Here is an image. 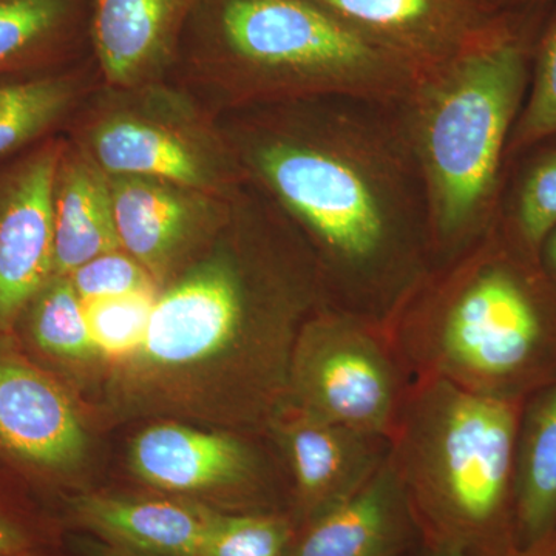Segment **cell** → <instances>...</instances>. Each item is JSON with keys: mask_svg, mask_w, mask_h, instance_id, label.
<instances>
[{"mask_svg": "<svg viewBox=\"0 0 556 556\" xmlns=\"http://www.w3.org/2000/svg\"><path fill=\"white\" fill-rule=\"evenodd\" d=\"M249 185L225 225L160 289L144 340L105 372L113 419L268 431L303 325L328 305L308 244Z\"/></svg>", "mask_w": 556, "mask_h": 556, "instance_id": "6da1fadb", "label": "cell"}, {"mask_svg": "<svg viewBox=\"0 0 556 556\" xmlns=\"http://www.w3.org/2000/svg\"><path fill=\"white\" fill-rule=\"evenodd\" d=\"M239 110L223 130L249 185L308 244L328 305L387 325L434 269L397 105L317 98Z\"/></svg>", "mask_w": 556, "mask_h": 556, "instance_id": "7a4b0ae2", "label": "cell"}, {"mask_svg": "<svg viewBox=\"0 0 556 556\" xmlns=\"http://www.w3.org/2000/svg\"><path fill=\"white\" fill-rule=\"evenodd\" d=\"M408 375L526 402L556 380V285L500 219L387 324Z\"/></svg>", "mask_w": 556, "mask_h": 556, "instance_id": "3957f363", "label": "cell"}, {"mask_svg": "<svg viewBox=\"0 0 556 556\" xmlns=\"http://www.w3.org/2000/svg\"><path fill=\"white\" fill-rule=\"evenodd\" d=\"M530 47L507 16L417 79L397 105L424 193L434 268L496 222L501 164L529 86Z\"/></svg>", "mask_w": 556, "mask_h": 556, "instance_id": "277c9868", "label": "cell"}, {"mask_svg": "<svg viewBox=\"0 0 556 556\" xmlns=\"http://www.w3.org/2000/svg\"><path fill=\"white\" fill-rule=\"evenodd\" d=\"M185 49L237 109L317 98L399 105L420 78L313 0H201Z\"/></svg>", "mask_w": 556, "mask_h": 556, "instance_id": "5b68a950", "label": "cell"}, {"mask_svg": "<svg viewBox=\"0 0 556 556\" xmlns=\"http://www.w3.org/2000/svg\"><path fill=\"white\" fill-rule=\"evenodd\" d=\"M525 402L415 378L390 438L391 460L424 538L504 556L514 535L515 456Z\"/></svg>", "mask_w": 556, "mask_h": 556, "instance_id": "8992f818", "label": "cell"}, {"mask_svg": "<svg viewBox=\"0 0 556 556\" xmlns=\"http://www.w3.org/2000/svg\"><path fill=\"white\" fill-rule=\"evenodd\" d=\"M84 110L70 141L109 175L167 179L226 199L248 185L222 124L164 80L108 87Z\"/></svg>", "mask_w": 556, "mask_h": 556, "instance_id": "52a82bcc", "label": "cell"}, {"mask_svg": "<svg viewBox=\"0 0 556 556\" xmlns=\"http://www.w3.org/2000/svg\"><path fill=\"white\" fill-rule=\"evenodd\" d=\"M409 386L412 376L386 325L324 305L295 342L287 407L390 439Z\"/></svg>", "mask_w": 556, "mask_h": 556, "instance_id": "ba28073f", "label": "cell"}, {"mask_svg": "<svg viewBox=\"0 0 556 556\" xmlns=\"http://www.w3.org/2000/svg\"><path fill=\"white\" fill-rule=\"evenodd\" d=\"M84 417L56 376L0 334V456L36 477H72L86 464Z\"/></svg>", "mask_w": 556, "mask_h": 556, "instance_id": "9c48e42d", "label": "cell"}, {"mask_svg": "<svg viewBox=\"0 0 556 556\" xmlns=\"http://www.w3.org/2000/svg\"><path fill=\"white\" fill-rule=\"evenodd\" d=\"M64 146L58 135L0 166V334H13L53 276V188Z\"/></svg>", "mask_w": 556, "mask_h": 556, "instance_id": "30bf717a", "label": "cell"}, {"mask_svg": "<svg viewBox=\"0 0 556 556\" xmlns=\"http://www.w3.org/2000/svg\"><path fill=\"white\" fill-rule=\"evenodd\" d=\"M109 177L121 247L161 288L217 236L239 195L226 199L142 175Z\"/></svg>", "mask_w": 556, "mask_h": 556, "instance_id": "8fae6325", "label": "cell"}, {"mask_svg": "<svg viewBox=\"0 0 556 556\" xmlns=\"http://www.w3.org/2000/svg\"><path fill=\"white\" fill-rule=\"evenodd\" d=\"M131 473L181 496L255 497L266 486L265 460L243 433L159 420L131 439Z\"/></svg>", "mask_w": 556, "mask_h": 556, "instance_id": "7c38bea8", "label": "cell"}, {"mask_svg": "<svg viewBox=\"0 0 556 556\" xmlns=\"http://www.w3.org/2000/svg\"><path fill=\"white\" fill-rule=\"evenodd\" d=\"M420 76L501 22L495 0H313Z\"/></svg>", "mask_w": 556, "mask_h": 556, "instance_id": "4fadbf2b", "label": "cell"}, {"mask_svg": "<svg viewBox=\"0 0 556 556\" xmlns=\"http://www.w3.org/2000/svg\"><path fill=\"white\" fill-rule=\"evenodd\" d=\"M268 433L289 468L300 527L353 496L391 452L390 439L336 426L292 407H285Z\"/></svg>", "mask_w": 556, "mask_h": 556, "instance_id": "5bb4252c", "label": "cell"}, {"mask_svg": "<svg viewBox=\"0 0 556 556\" xmlns=\"http://www.w3.org/2000/svg\"><path fill=\"white\" fill-rule=\"evenodd\" d=\"M201 0H90L89 39L105 87L161 83Z\"/></svg>", "mask_w": 556, "mask_h": 556, "instance_id": "9a60e30c", "label": "cell"}, {"mask_svg": "<svg viewBox=\"0 0 556 556\" xmlns=\"http://www.w3.org/2000/svg\"><path fill=\"white\" fill-rule=\"evenodd\" d=\"M415 529L407 490L388 456L353 496L303 525L288 556H402Z\"/></svg>", "mask_w": 556, "mask_h": 556, "instance_id": "2e32d148", "label": "cell"}, {"mask_svg": "<svg viewBox=\"0 0 556 556\" xmlns=\"http://www.w3.org/2000/svg\"><path fill=\"white\" fill-rule=\"evenodd\" d=\"M207 506L167 497L90 493L72 501L80 526L131 556H197Z\"/></svg>", "mask_w": 556, "mask_h": 556, "instance_id": "e0dca14e", "label": "cell"}, {"mask_svg": "<svg viewBox=\"0 0 556 556\" xmlns=\"http://www.w3.org/2000/svg\"><path fill=\"white\" fill-rule=\"evenodd\" d=\"M53 226L58 276L123 249L109 174L67 138L54 177Z\"/></svg>", "mask_w": 556, "mask_h": 556, "instance_id": "ac0fdd59", "label": "cell"}, {"mask_svg": "<svg viewBox=\"0 0 556 556\" xmlns=\"http://www.w3.org/2000/svg\"><path fill=\"white\" fill-rule=\"evenodd\" d=\"M89 80L75 61L0 76V166L58 137L86 102Z\"/></svg>", "mask_w": 556, "mask_h": 556, "instance_id": "d6986e66", "label": "cell"}, {"mask_svg": "<svg viewBox=\"0 0 556 556\" xmlns=\"http://www.w3.org/2000/svg\"><path fill=\"white\" fill-rule=\"evenodd\" d=\"M555 532L556 380L522 407L515 456V544L530 547Z\"/></svg>", "mask_w": 556, "mask_h": 556, "instance_id": "ffe728a7", "label": "cell"}, {"mask_svg": "<svg viewBox=\"0 0 556 556\" xmlns=\"http://www.w3.org/2000/svg\"><path fill=\"white\" fill-rule=\"evenodd\" d=\"M90 0H0V76L76 61Z\"/></svg>", "mask_w": 556, "mask_h": 556, "instance_id": "44dd1931", "label": "cell"}, {"mask_svg": "<svg viewBox=\"0 0 556 556\" xmlns=\"http://www.w3.org/2000/svg\"><path fill=\"white\" fill-rule=\"evenodd\" d=\"M16 331L22 332L35 354L65 376L80 379L105 371L87 327L83 302L68 276L53 274L46 281L22 313Z\"/></svg>", "mask_w": 556, "mask_h": 556, "instance_id": "7402d4cb", "label": "cell"}, {"mask_svg": "<svg viewBox=\"0 0 556 556\" xmlns=\"http://www.w3.org/2000/svg\"><path fill=\"white\" fill-rule=\"evenodd\" d=\"M294 536V525L283 515L208 507L197 556H288Z\"/></svg>", "mask_w": 556, "mask_h": 556, "instance_id": "603a6c76", "label": "cell"}, {"mask_svg": "<svg viewBox=\"0 0 556 556\" xmlns=\"http://www.w3.org/2000/svg\"><path fill=\"white\" fill-rule=\"evenodd\" d=\"M159 294L160 289L83 302L87 327L105 372L141 345Z\"/></svg>", "mask_w": 556, "mask_h": 556, "instance_id": "cb8c5ba5", "label": "cell"}, {"mask_svg": "<svg viewBox=\"0 0 556 556\" xmlns=\"http://www.w3.org/2000/svg\"><path fill=\"white\" fill-rule=\"evenodd\" d=\"M504 230L529 254H540L541 244L556 228V152L536 161L519 186L514 211Z\"/></svg>", "mask_w": 556, "mask_h": 556, "instance_id": "d4e9b609", "label": "cell"}, {"mask_svg": "<svg viewBox=\"0 0 556 556\" xmlns=\"http://www.w3.org/2000/svg\"><path fill=\"white\" fill-rule=\"evenodd\" d=\"M556 135V14L536 51L532 87L522 105L508 150H521Z\"/></svg>", "mask_w": 556, "mask_h": 556, "instance_id": "484cf974", "label": "cell"}, {"mask_svg": "<svg viewBox=\"0 0 556 556\" xmlns=\"http://www.w3.org/2000/svg\"><path fill=\"white\" fill-rule=\"evenodd\" d=\"M68 277L80 302L161 289L149 270L124 249L84 263Z\"/></svg>", "mask_w": 556, "mask_h": 556, "instance_id": "4316f807", "label": "cell"}, {"mask_svg": "<svg viewBox=\"0 0 556 556\" xmlns=\"http://www.w3.org/2000/svg\"><path fill=\"white\" fill-rule=\"evenodd\" d=\"M35 548L30 529L20 519L0 510V556H28Z\"/></svg>", "mask_w": 556, "mask_h": 556, "instance_id": "83f0119b", "label": "cell"}, {"mask_svg": "<svg viewBox=\"0 0 556 556\" xmlns=\"http://www.w3.org/2000/svg\"><path fill=\"white\" fill-rule=\"evenodd\" d=\"M424 538V536H422ZM422 556H475L470 548L444 538H424Z\"/></svg>", "mask_w": 556, "mask_h": 556, "instance_id": "f1b7e54d", "label": "cell"}, {"mask_svg": "<svg viewBox=\"0 0 556 556\" xmlns=\"http://www.w3.org/2000/svg\"><path fill=\"white\" fill-rule=\"evenodd\" d=\"M538 258H540L541 266L546 270L547 276L556 285V228L548 233L547 239L541 244Z\"/></svg>", "mask_w": 556, "mask_h": 556, "instance_id": "f546056e", "label": "cell"}, {"mask_svg": "<svg viewBox=\"0 0 556 556\" xmlns=\"http://www.w3.org/2000/svg\"><path fill=\"white\" fill-rule=\"evenodd\" d=\"M504 556H556V532L546 540L526 548H515Z\"/></svg>", "mask_w": 556, "mask_h": 556, "instance_id": "4dcf8cb0", "label": "cell"}, {"mask_svg": "<svg viewBox=\"0 0 556 556\" xmlns=\"http://www.w3.org/2000/svg\"><path fill=\"white\" fill-rule=\"evenodd\" d=\"M87 554L89 556H131L110 546H90L87 548Z\"/></svg>", "mask_w": 556, "mask_h": 556, "instance_id": "1f68e13d", "label": "cell"}, {"mask_svg": "<svg viewBox=\"0 0 556 556\" xmlns=\"http://www.w3.org/2000/svg\"><path fill=\"white\" fill-rule=\"evenodd\" d=\"M497 5H501L503 2H525V0H495Z\"/></svg>", "mask_w": 556, "mask_h": 556, "instance_id": "d6a6232c", "label": "cell"}]
</instances>
